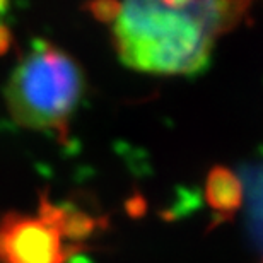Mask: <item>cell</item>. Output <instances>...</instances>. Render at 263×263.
<instances>
[{
    "mask_svg": "<svg viewBox=\"0 0 263 263\" xmlns=\"http://www.w3.org/2000/svg\"><path fill=\"white\" fill-rule=\"evenodd\" d=\"M246 2H99L122 62L154 76H192L207 67L220 36L236 28Z\"/></svg>",
    "mask_w": 263,
    "mask_h": 263,
    "instance_id": "6da1fadb",
    "label": "cell"
},
{
    "mask_svg": "<svg viewBox=\"0 0 263 263\" xmlns=\"http://www.w3.org/2000/svg\"><path fill=\"white\" fill-rule=\"evenodd\" d=\"M5 104L19 127L67 135L84 94V76L70 55L34 41L5 86Z\"/></svg>",
    "mask_w": 263,
    "mask_h": 263,
    "instance_id": "7a4b0ae2",
    "label": "cell"
},
{
    "mask_svg": "<svg viewBox=\"0 0 263 263\" xmlns=\"http://www.w3.org/2000/svg\"><path fill=\"white\" fill-rule=\"evenodd\" d=\"M62 209L45 203L36 217L5 219L0 224V260L4 263H64L68 256L64 239L72 224Z\"/></svg>",
    "mask_w": 263,
    "mask_h": 263,
    "instance_id": "3957f363",
    "label": "cell"
},
{
    "mask_svg": "<svg viewBox=\"0 0 263 263\" xmlns=\"http://www.w3.org/2000/svg\"><path fill=\"white\" fill-rule=\"evenodd\" d=\"M207 198L210 205L220 214H231L241 205L243 188L228 170H215L209 176Z\"/></svg>",
    "mask_w": 263,
    "mask_h": 263,
    "instance_id": "277c9868",
    "label": "cell"
},
{
    "mask_svg": "<svg viewBox=\"0 0 263 263\" xmlns=\"http://www.w3.org/2000/svg\"><path fill=\"white\" fill-rule=\"evenodd\" d=\"M0 9H2V4H0Z\"/></svg>",
    "mask_w": 263,
    "mask_h": 263,
    "instance_id": "5b68a950",
    "label": "cell"
}]
</instances>
